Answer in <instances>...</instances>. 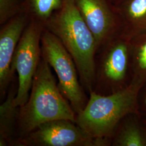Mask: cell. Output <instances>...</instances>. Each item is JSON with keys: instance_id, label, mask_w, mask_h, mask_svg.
<instances>
[{"instance_id": "1", "label": "cell", "mask_w": 146, "mask_h": 146, "mask_svg": "<svg viewBox=\"0 0 146 146\" xmlns=\"http://www.w3.org/2000/svg\"><path fill=\"white\" fill-rule=\"evenodd\" d=\"M44 25L62 42L75 63L84 89L93 91L95 80L94 55L97 44L75 0H63L61 8Z\"/></svg>"}, {"instance_id": "2", "label": "cell", "mask_w": 146, "mask_h": 146, "mask_svg": "<svg viewBox=\"0 0 146 146\" xmlns=\"http://www.w3.org/2000/svg\"><path fill=\"white\" fill-rule=\"evenodd\" d=\"M50 67L41 56L29 98L25 104L19 107V138L48 121L64 119L75 122L76 114L61 92Z\"/></svg>"}, {"instance_id": "3", "label": "cell", "mask_w": 146, "mask_h": 146, "mask_svg": "<svg viewBox=\"0 0 146 146\" xmlns=\"http://www.w3.org/2000/svg\"><path fill=\"white\" fill-rule=\"evenodd\" d=\"M141 84L137 81L107 96L92 91L84 110L76 115L75 123L92 137L104 142L120 121L135 110Z\"/></svg>"}, {"instance_id": "4", "label": "cell", "mask_w": 146, "mask_h": 146, "mask_svg": "<svg viewBox=\"0 0 146 146\" xmlns=\"http://www.w3.org/2000/svg\"><path fill=\"white\" fill-rule=\"evenodd\" d=\"M41 56L54 70L58 87L76 113H80L88 100L79 81L78 71L73 58L62 42L47 29L42 32Z\"/></svg>"}, {"instance_id": "5", "label": "cell", "mask_w": 146, "mask_h": 146, "mask_svg": "<svg viewBox=\"0 0 146 146\" xmlns=\"http://www.w3.org/2000/svg\"><path fill=\"white\" fill-rule=\"evenodd\" d=\"M43 23L33 19L28 24L17 44L11 63V72L18 75V87L15 104L20 107L29 96L35 74L41 58V41Z\"/></svg>"}, {"instance_id": "6", "label": "cell", "mask_w": 146, "mask_h": 146, "mask_svg": "<svg viewBox=\"0 0 146 146\" xmlns=\"http://www.w3.org/2000/svg\"><path fill=\"white\" fill-rule=\"evenodd\" d=\"M104 143L89 135L75 122L61 119L42 123L26 135L17 139L12 145L94 146Z\"/></svg>"}, {"instance_id": "7", "label": "cell", "mask_w": 146, "mask_h": 146, "mask_svg": "<svg viewBox=\"0 0 146 146\" xmlns=\"http://www.w3.org/2000/svg\"><path fill=\"white\" fill-rule=\"evenodd\" d=\"M26 14H18L5 23L0 31V91L5 93L13 74V58L22 34L28 25Z\"/></svg>"}, {"instance_id": "8", "label": "cell", "mask_w": 146, "mask_h": 146, "mask_svg": "<svg viewBox=\"0 0 146 146\" xmlns=\"http://www.w3.org/2000/svg\"><path fill=\"white\" fill-rule=\"evenodd\" d=\"M75 1L98 47L107 38L114 27V17L110 8L105 0Z\"/></svg>"}, {"instance_id": "9", "label": "cell", "mask_w": 146, "mask_h": 146, "mask_svg": "<svg viewBox=\"0 0 146 146\" xmlns=\"http://www.w3.org/2000/svg\"><path fill=\"white\" fill-rule=\"evenodd\" d=\"M128 62V48L123 41L113 44L106 53L102 72L106 79L111 82H119L125 77Z\"/></svg>"}, {"instance_id": "10", "label": "cell", "mask_w": 146, "mask_h": 146, "mask_svg": "<svg viewBox=\"0 0 146 146\" xmlns=\"http://www.w3.org/2000/svg\"><path fill=\"white\" fill-rule=\"evenodd\" d=\"M16 92L11 89L5 101L0 106V146L12 145L15 141L19 107L15 104Z\"/></svg>"}, {"instance_id": "11", "label": "cell", "mask_w": 146, "mask_h": 146, "mask_svg": "<svg viewBox=\"0 0 146 146\" xmlns=\"http://www.w3.org/2000/svg\"><path fill=\"white\" fill-rule=\"evenodd\" d=\"M62 2L63 0H25V5L34 19L44 23L61 8Z\"/></svg>"}, {"instance_id": "12", "label": "cell", "mask_w": 146, "mask_h": 146, "mask_svg": "<svg viewBox=\"0 0 146 146\" xmlns=\"http://www.w3.org/2000/svg\"><path fill=\"white\" fill-rule=\"evenodd\" d=\"M125 15L137 31H146V0H128Z\"/></svg>"}, {"instance_id": "13", "label": "cell", "mask_w": 146, "mask_h": 146, "mask_svg": "<svg viewBox=\"0 0 146 146\" xmlns=\"http://www.w3.org/2000/svg\"><path fill=\"white\" fill-rule=\"evenodd\" d=\"M115 145L120 146H146V139L138 127L129 125L122 129L116 140Z\"/></svg>"}, {"instance_id": "14", "label": "cell", "mask_w": 146, "mask_h": 146, "mask_svg": "<svg viewBox=\"0 0 146 146\" xmlns=\"http://www.w3.org/2000/svg\"><path fill=\"white\" fill-rule=\"evenodd\" d=\"M21 5V0H0L1 25L19 14Z\"/></svg>"}, {"instance_id": "15", "label": "cell", "mask_w": 146, "mask_h": 146, "mask_svg": "<svg viewBox=\"0 0 146 146\" xmlns=\"http://www.w3.org/2000/svg\"><path fill=\"white\" fill-rule=\"evenodd\" d=\"M137 68L142 72H146V38L139 46L136 55Z\"/></svg>"}, {"instance_id": "16", "label": "cell", "mask_w": 146, "mask_h": 146, "mask_svg": "<svg viewBox=\"0 0 146 146\" xmlns=\"http://www.w3.org/2000/svg\"><path fill=\"white\" fill-rule=\"evenodd\" d=\"M145 103H146V99H145Z\"/></svg>"}]
</instances>
